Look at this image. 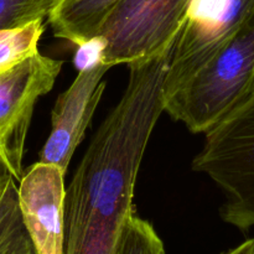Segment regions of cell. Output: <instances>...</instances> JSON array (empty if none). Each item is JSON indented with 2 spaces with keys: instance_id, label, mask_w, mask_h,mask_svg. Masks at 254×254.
I'll return each instance as SVG.
<instances>
[{
  "instance_id": "cell-15",
  "label": "cell",
  "mask_w": 254,
  "mask_h": 254,
  "mask_svg": "<svg viewBox=\"0 0 254 254\" xmlns=\"http://www.w3.org/2000/svg\"><path fill=\"white\" fill-rule=\"evenodd\" d=\"M12 181H15V179L12 178L9 173L5 174V175L2 176L1 180H0V203H1L2 198H4L5 193H6L7 189H9V186L11 185Z\"/></svg>"
},
{
  "instance_id": "cell-11",
  "label": "cell",
  "mask_w": 254,
  "mask_h": 254,
  "mask_svg": "<svg viewBox=\"0 0 254 254\" xmlns=\"http://www.w3.org/2000/svg\"><path fill=\"white\" fill-rule=\"evenodd\" d=\"M116 254H165V247L153 226L133 211L124 223Z\"/></svg>"
},
{
  "instance_id": "cell-7",
  "label": "cell",
  "mask_w": 254,
  "mask_h": 254,
  "mask_svg": "<svg viewBox=\"0 0 254 254\" xmlns=\"http://www.w3.org/2000/svg\"><path fill=\"white\" fill-rule=\"evenodd\" d=\"M108 64H97L77 73L71 86L59 96L51 114V131L40 153V161L57 166L66 174L77 146L98 107L106 82Z\"/></svg>"
},
{
  "instance_id": "cell-13",
  "label": "cell",
  "mask_w": 254,
  "mask_h": 254,
  "mask_svg": "<svg viewBox=\"0 0 254 254\" xmlns=\"http://www.w3.org/2000/svg\"><path fill=\"white\" fill-rule=\"evenodd\" d=\"M104 51V41L101 36H94L91 40L86 41L84 44L77 46L76 55H74L73 64L77 71H83V69L91 68L97 64H103Z\"/></svg>"
},
{
  "instance_id": "cell-8",
  "label": "cell",
  "mask_w": 254,
  "mask_h": 254,
  "mask_svg": "<svg viewBox=\"0 0 254 254\" xmlns=\"http://www.w3.org/2000/svg\"><path fill=\"white\" fill-rule=\"evenodd\" d=\"M64 175L39 161L17 184L20 213L36 254H64Z\"/></svg>"
},
{
  "instance_id": "cell-16",
  "label": "cell",
  "mask_w": 254,
  "mask_h": 254,
  "mask_svg": "<svg viewBox=\"0 0 254 254\" xmlns=\"http://www.w3.org/2000/svg\"><path fill=\"white\" fill-rule=\"evenodd\" d=\"M15 254H36V253H35V250L34 247H32V243H31V245L26 246V247L22 248L21 251H19V252Z\"/></svg>"
},
{
  "instance_id": "cell-3",
  "label": "cell",
  "mask_w": 254,
  "mask_h": 254,
  "mask_svg": "<svg viewBox=\"0 0 254 254\" xmlns=\"http://www.w3.org/2000/svg\"><path fill=\"white\" fill-rule=\"evenodd\" d=\"M254 81V10L240 29L173 96L164 112L192 133L215 126Z\"/></svg>"
},
{
  "instance_id": "cell-6",
  "label": "cell",
  "mask_w": 254,
  "mask_h": 254,
  "mask_svg": "<svg viewBox=\"0 0 254 254\" xmlns=\"http://www.w3.org/2000/svg\"><path fill=\"white\" fill-rule=\"evenodd\" d=\"M61 68L62 61L37 52L0 74V161L17 183L35 104L54 88Z\"/></svg>"
},
{
  "instance_id": "cell-10",
  "label": "cell",
  "mask_w": 254,
  "mask_h": 254,
  "mask_svg": "<svg viewBox=\"0 0 254 254\" xmlns=\"http://www.w3.org/2000/svg\"><path fill=\"white\" fill-rule=\"evenodd\" d=\"M44 20L12 29L0 30V74L10 71L39 52Z\"/></svg>"
},
{
  "instance_id": "cell-2",
  "label": "cell",
  "mask_w": 254,
  "mask_h": 254,
  "mask_svg": "<svg viewBox=\"0 0 254 254\" xmlns=\"http://www.w3.org/2000/svg\"><path fill=\"white\" fill-rule=\"evenodd\" d=\"M205 134L192 169L206 174L222 191L223 222L247 233L254 227V81Z\"/></svg>"
},
{
  "instance_id": "cell-1",
  "label": "cell",
  "mask_w": 254,
  "mask_h": 254,
  "mask_svg": "<svg viewBox=\"0 0 254 254\" xmlns=\"http://www.w3.org/2000/svg\"><path fill=\"white\" fill-rule=\"evenodd\" d=\"M168 57L129 64L123 96L98 128L64 191V254H116L141 160L164 112Z\"/></svg>"
},
{
  "instance_id": "cell-4",
  "label": "cell",
  "mask_w": 254,
  "mask_h": 254,
  "mask_svg": "<svg viewBox=\"0 0 254 254\" xmlns=\"http://www.w3.org/2000/svg\"><path fill=\"white\" fill-rule=\"evenodd\" d=\"M191 0H121L99 29L102 62L113 67L170 54Z\"/></svg>"
},
{
  "instance_id": "cell-12",
  "label": "cell",
  "mask_w": 254,
  "mask_h": 254,
  "mask_svg": "<svg viewBox=\"0 0 254 254\" xmlns=\"http://www.w3.org/2000/svg\"><path fill=\"white\" fill-rule=\"evenodd\" d=\"M59 0H0V30L49 17Z\"/></svg>"
},
{
  "instance_id": "cell-9",
  "label": "cell",
  "mask_w": 254,
  "mask_h": 254,
  "mask_svg": "<svg viewBox=\"0 0 254 254\" xmlns=\"http://www.w3.org/2000/svg\"><path fill=\"white\" fill-rule=\"evenodd\" d=\"M121 0H59L49 16L54 35L74 46L97 36L109 12Z\"/></svg>"
},
{
  "instance_id": "cell-17",
  "label": "cell",
  "mask_w": 254,
  "mask_h": 254,
  "mask_svg": "<svg viewBox=\"0 0 254 254\" xmlns=\"http://www.w3.org/2000/svg\"><path fill=\"white\" fill-rule=\"evenodd\" d=\"M7 171L5 170V168L4 166H2V164H1V161H0V180H1L2 179V176L5 175V174H6Z\"/></svg>"
},
{
  "instance_id": "cell-14",
  "label": "cell",
  "mask_w": 254,
  "mask_h": 254,
  "mask_svg": "<svg viewBox=\"0 0 254 254\" xmlns=\"http://www.w3.org/2000/svg\"><path fill=\"white\" fill-rule=\"evenodd\" d=\"M220 254H254V237L248 238L241 245L231 248V250L225 251Z\"/></svg>"
},
{
  "instance_id": "cell-5",
  "label": "cell",
  "mask_w": 254,
  "mask_h": 254,
  "mask_svg": "<svg viewBox=\"0 0 254 254\" xmlns=\"http://www.w3.org/2000/svg\"><path fill=\"white\" fill-rule=\"evenodd\" d=\"M253 10L254 0H191L183 29L168 57L164 101L195 74Z\"/></svg>"
}]
</instances>
